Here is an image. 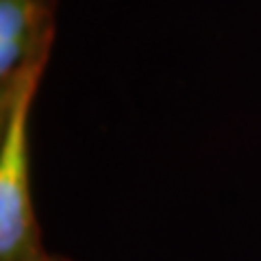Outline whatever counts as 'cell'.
<instances>
[{"label":"cell","mask_w":261,"mask_h":261,"mask_svg":"<svg viewBox=\"0 0 261 261\" xmlns=\"http://www.w3.org/2000/svg\"><path fill=\"white\" fill-rule=\"evenodd\" d=\"M61 0H0V98L35 70H46Z\"/></svg>","instance_id":"7a4b0ae2"},{"label":"cell","mask_w":261,"mask_h":261,"mask_svg":"<svg viewBox=\"0 0 261 261\" xmlns=\"http://www.w3.org/2000/svg\"><path fill=\"white\" fill-rule=\"evenodd\" d=\"M48 261H72V259L63 257V255H50V257H48Z\"/></svg>","instance_id":"3957f363"},{"label":"cell","mask_w":261,"mask_h":261,"mask_svg":"<svg viewBox=\"0 0 261 261\" xmlns=\"http://www.w3.org/2000/svg\"><path fill=\"white\" fill-rule=\"evenodd\" d=\"M46 70L27 74L0 98V261H48L33 205L31 109Z\"/></svg>","instance_id":"6da1fadb"}]
</instances>
